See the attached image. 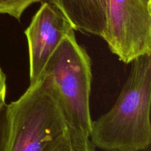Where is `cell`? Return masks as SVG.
<instances>
[{"instance_id": "obj_1", "label": "cell", "mask_w": 151, "mask_h": 151, "mask_svg": "<svg viewBox=\"0 0 151 151\" xmlns=\"http://www.w3.org/2000/svg\"><path fill=\"white\" fill-rule=\"evenodd\" d=\"M128 79L113 107L92 121L90 139L105 151H142L151 143V55L131 63Z\"/></svg>"}, {"instance_id": "obj_2", "label": "cell", "mask_w": 151, "mask_h": 151, "mask_svg": "<svg viewBox=\"0 0 151 151\" xmlns=\"http://www.w3.org/2000/svg\"><path fill=\"white\" fill-rule=\"evenodd\" d=\"M69 124L51 78L43 74L4 107L7 151H42Z\"/></svg>"}, {"instance_id": "obj_3", "label": "cell", "mask_w": 151, "mask_h": 151, "mask_svg": "<svg viewBox=\"0 0 151 151\" xmlns=\"http://www.w3.org/2000/svg\"><path fill=\"white\" fill-rule=\"evenodd\" d=\"M43 74L51 78L69 122L90 134L93 121L90 113L91 60L77 41L75 30L65 35Z\"/></svg>"}, {"instance_id": "obj_4", "label": "cell", "mask_w": 151, "mask_h": 151, "mask_svg": "<svg viewBox=\"0 0 151 151\" xmlns=\"http://www.w3.org/2000/svg\"><path fill=\"white\" fill-rule=\"evenodd\" d=\"M103 38L120 61L151 55V0H108Z\"/></svg>"}, {"instance_id": "obj_5", "label": "cell", "mask_w": 151, "mask_h": 151, "mask_svg": "<svg viewBox=\"0 0 151 151\" xmlns=\"http://www.w3.org/2000/svg\"><path fill=\"white\" fill-rule=\"evenodd\" d=\"M72 30L70 23L55 6L47 1L41 2L24 31L29 52V85L41 78L52 55Z\"/></svg>"}, {"instance_id": "obj_6", "label": "cell", "mask_w": 151, "mask_h": 151, "mask_svg": "<svg viewBox=\"0 0 151 151\" xmlns=\"http://www.w3.org/2000/svg\"><path fill=\"white\" fill-rule=\"evenodd\" d=\"M56 7L74 30L103 38L107 23L108 0H46Z\"/></svg>"}, {"instance_id": "obj_7", "label": "cell", "mask_w": 151, "mask_h": 151, "mask_svg": "<svg viewBox=\"0 0 151 151\" xmlns=\"http://www.w3.org/2000/svg\"><path fill=\"white\" fill-rule=\"evenodd\" d=\"M42 151H96L85 130L69 124L67 129L44 147Z\"/></svg>"}, {"instance_id": "obj_8", "label": "cell", "mask_w": 151, "mask_h": 151, "mask_svg": "<svg viewBox=\"0 0 151 151\" xmlns=\"http://www.w3.org/2000/svg\"><path fill=\"white\" fill-rule=\"evenodd\" d=\"M43 1L44 0H0V15H8L20 21L28 7Z\"/></svg>"}, {"instance_id": "obj_9", "label": "cell", "mask_w": 151, "mask_h": 151, "mask_svg": "<svg viewBox=\"0 0 151 151\" xmlns=\"http://www.w3.org/2000/svg\"><path fill=\"white\" fill-rule=\"evenodd\" d=\"M6 93H7L6 76L0 66V114L6 105Z\"/></svg>"}, {"instance_id": "obj_10", "label": "cell", "mask_w": 151, "mask_h": 151, "mask_svg": "<svg viewBox=\"0 0 151 151\" xmlns=\"http://www.w3.org/2000/svg\"><path fill=\"white\" fill-rule=\"evenodd\" d=\"M0 151H7V139L4 125V108L0 114Z\"/></svg>"}]
</instances>
